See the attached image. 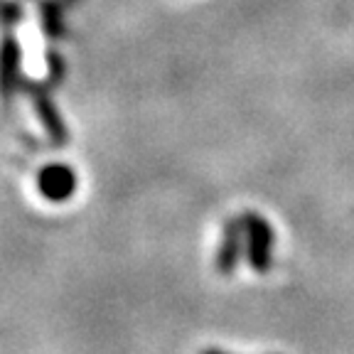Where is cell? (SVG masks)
<instances>
[{"instance_id":"6da1fadb","label":"cell","mask_w":354,"mask_h":354,"mask_svg":"<svg viewBox=\"0 0 354 354\" xmlns=\"http://www.w3.org/2000/svg\"><path fill=\"white\" fill-rule=\"evenodd\" d=\"M39 189L52 202H62L74 192V175L69 167L52 165L39 175Z\"/></svg>"},{"instance_id":"7a4b0ae2","label":"cell","mask_w":354,"mask_h":354,"mask_svg":"<svg viewBox=\"0 0 354 354\" xmlns=\"http://www.w3.org/2000/svg\"><path fill=\"white\" fill-rule=\"evenodd\" d=\"M236 251H239V234L234 232V227H229L227 241H224L221 254H219V268L221 271H229V268H232V263L236 261Z\"/></svg>"}]
</instances>
